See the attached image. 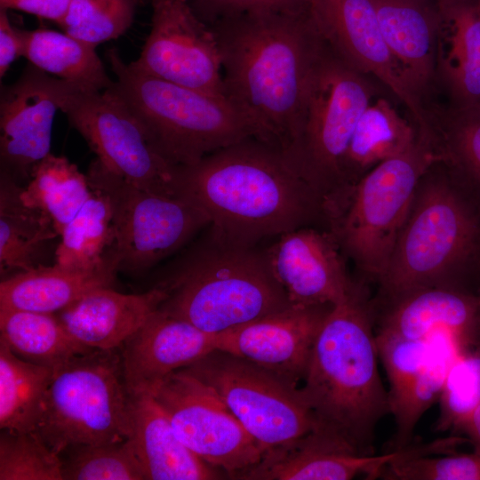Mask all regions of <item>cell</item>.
<instances>
[{
    "instance_id": "6da1fadb",
    "label": "cell",
    "mask_w": 480,
    "mask_h": 480,
    "mask_svg": "<svg viewBox=\"0 0 480 480\" xmlns=\"http://www.w3.org/2000/svg\"><path fill=\"white\" fill-rule=\"evenodd\" d=\"M209 26L219 47L226 97L245 115L256 139L285 153L300 133L328 48L309 9L239 14Z\"/></svg>"
},
{
    "instance_id": "7a4b0ae2",
    "label": "cell",
    "mask_w": 480,
    "mask_h": 480,
    "mask_svg": "<svg viewBox=\"0 0 480 480\" xmlns=\"http://www.w3.org/2000/svg\"><path fill=\"white\" fill-rule=\"evenodd\" d=\"M181 193L207 216L210 236L253 247L306 226L321 197L278 148L255 137L180 166Z\"/></svg>"
},
{
    "instance_id": "3957f363",
    "label": "cell",
    "mask_w": 480,
    "mask_h": 480,
    "mask_svg": "<svg viewBox=\"0 0 480 480\" xmlns=\"http://www.w3.org/2000/svg\"><path fill=\"white\" fill-rule=\"evenodd\" d=\"M378 359L365 294L354 284L326 316L300 388L316 417V428L365 455L373 454L376 426L389 412Z\"/></svg>"
},
{
    "instance_id": "277c9868",
    "label": "cell",
    "mask_w": 480,
    "mask_h": 480,
    "mask_svg": "<svg viewBox=\"0 0 480 480\" xmlns=\"http://www.w3.org/2000/svg\"><path fill=\"white\" fill-rule=\"evenodd\" d=\"M379 282L391 300L436 285L480 294V198L465 185L428 186Z\"/></svg>"
},
{
    "instance_id": "5b68a950",
    "label": "cell",
    "mask_w": 480,
    "mask_h": 480,
    "mask_svg": "<svg viewBox=\"0 0 480 480\" xmlns=\"http://www.w3.org/2000/svg\"><path fill=\"white\" fill-rule=\"evenodd\" d=\"M115 75L112 89L141 122L172 164H195L219 149L254 137L245 115L228 97L142 74L107 53Z\"/></svg>"
},
{
    "instance_id": "8992f818",
    "label": "cell",
    "mask_w": 480,
    "mask_h": 480,
    "mask_svg": "<svg viewBox=\"0 0 480 480\" xmlns=\"http://www.w3.org/2000/svg\"><path fill=\"white\" fill-rule=\"evenodd\" d=\"M177 274L161 282V311L212 334L284 309L291 302L264 251L212 239Z\"/></svg>"
},
{
    "instance_id": "52a82bcc",
    "label": "cell",
    "mask_w": 480,
    "mask_h": 480,
    "mask_svg": "<svg viewBox=\"0 0 480 480\" xmlns=\"http://www.w3.org/2000/svg\"><path fill=\"white\" fill-rule=\"evenodd\" d=\"M440 161L444 156L437 138L419 132L408 150L377 164L336 196L348 198L328 212L337 211L332 234L363 271L378 280L384 274L419 181Z\"/></svg>"
},
{
    "instance_id": "ba28073f",
    "label": "cell",
    "mask_w": 480,
    "mask_h": 480,
    "mask_svg": "<svg viewBox=\"0 0 480 480\" xmlns=\"http://www.w3.org/2000/svg\"><path fill=\"white\" fill-rule=\"evenodd\" d=\"M36 431L58 454L71 444L129 438L130 394L120 348L93 349L56 368Z\"/></svg>"
},
{
    "instance_id": "9c48e42d",
    "label": "cell",
    "mask_w": 480,
    "mask_h": 480,
    "mask_svg": "<svg viewBox=\"0 0 480 480\" xmlns=\"http://www.w3.org/2000/svg\"><path fill=\"white\" fill-rule=\"evenodd\" d=\"M376 96L372 78L328 46L311 84L300 133L284 153L323 204L340 189L341 160L360 116Z\"/></svg>"
},
{
    "instance_id": "30bf717a",
    "label": "cell",
    "mask_w": 480,
    "mask_h": 480,
    "mask_svg": "<svg viewBox=\"0 0 480 480\" xmlns=\"http://www.w3.org/2000/svg\"><path fill=\"white\" fill-rule=\"evenodd\" d=\"M111 86L104 91H85L67 82L60 110L102 168L140 188L180 194V166L164 156Z\"/></svg>"
},
{
    "instance_id": "8fae6325",
    "label": "cell",
    "mask_w": 480,
    "mask_h": 480,
    "mask_svg": "<svg viewBox=\"0 0 480 480\" xmlns=\"http://www.w3.org/2000/svg\"><path fill=\"white\" fill-rule=\"evenodd\" d=\"M86 177L90 188L102 193L111 205L113 250L119 271L146 270L209 226L205 213L183 193L140 188L94 161Z\"/></svg>"
},
{
    "instance_id": "7c38bea8",
    "label": "cell",
    "mask_w": 480,
    "mask_h": 480,
    "mask_svg": "<svg viewBox=\"0 0 480 480\" xmlns=\"http://www.w3.org/2000/svg\"><path fill=\"white\" fill-rule=\"evenodd\" d=\"M184 369L210 386L265 450L317 426L300 387L244 358L214 350Z\"/></svg>"
},
{
    "instance_id": "4fadbf2b",
    "label": "cell",
    "mask_w": 480,
    "mask_h": 480,
    "mask_svg": "<svg viewBox=\"0 0 480 480\" xmlns=\"http://www.w3.org/2000/svg\"><path fill=\"white\" fill-rule=\"evenodd\" d=\"M152 396L180 440L228 476L239 479L261 460L266 450L215 391L187 370L167 376Z\"/></svg>"
},
{
    "instance_id": "5bb4252c",
    "label": "cell",
    "mask_w": 480,
    "mask_h": 480,
    "mask_svg": "<svg viewBox=\"0 0 480 480\" xmlns=\"http://www.w3.org/2000/svg\"><path fill=\"white\" fill-rule=\"evenodd\" d=\"M151 7L149 34L129 65L156 78L226 96L217 40L190 0H151Z\"/></svg>"
},
{
    "instance_id": "9a60e30c",
    "label": "cell",
    "mask_w": 480,
    "mask_h": 480,
    "mask_svg": "<svg viewBox=\"0 0 480 480\" xmlns=\"http://www.w3.org/2000/svg\"><path fill=\"white\" fill-rule=\"evenodd\" d=\"M308 9L337 56L388 88L406 108L418 130L434 132L429 109L408 84L386 44L372 0H309Z\"/></svg>"
},
{
    "instance_id": "2e32d148",
    "label": "cell",
    "mask_w": 480,
    "mask_h": 480,
    "mask_svg": "<svg viewBox=\"0 0 480 480\" xmlns=\"http://www.w3.org/2000/svg\"><path fill=\"white\" fill-rule=\"evenodd\" d=\"M66 83L28 63L14 83L1 86V172L19 184L28 182L35 167L51 154Z\"/></svg>"
},
{
    "instance_id": "e0dca14e",
    "label": "cell",
    "mask_w": 480,
    "mask_h": 480,
    "mask_svg": "<svg viewBox=\"0 0 480 480\" xmlns=\"http://www.w3.org/2000/svg\"><path fill=\"white\" fill-rule=\"evenodd\" d=\"M332 305H296L218 334V348L298 386Z\"/></svg>"
},
{
    "instance_id": "ac0fdd59",
    "label": "cell",
    "mask_w": 480,
    "mask_h": 480,
    "mask_svg": "<svg viewBox=\"0 0 480 480\" xmlns=\"http://www.w3.org/2000/svg\"><path fill=\"white\" fill-rule=\"evenodd\" d=\"M276 237L263 251L291 304L333 306L347 297L354 283L332 234L301 227Z\"/></svg>"
},
{
    "instance_id": "d6986e66",
    "label": "cell",
    "mask_w": 480,
    "mask_h": 480,
    "mask_svg": "<svg viewBox=\"0 0 480 480\" xmlns=\"http://www.w3.org/2000/svg\"><path fill=\"white\" fill-rule=\"evenodd\" d=\"M217 348L218 334L157 309L120 348L127 390L152 395L167 376Z\"/></svg>"
},
{
    "instance_id": "ffe728a7",
    "label": "cell",
    "mask_w": 480,
    "mask_h": 480,
    "mask_svg": "<svg viewBox=\"0 0 480 480\" xmlns=\"http://www.w3.org/2000/svg\"><path fill=\"white\" fill-rule=\"evenodd\" d=\"M407 447L383 455L357 452L341 438L316 428L293 442L266 450L261 460L244 472V480H349L381 476L388 464Z\"/></svg>"
},
{
    "instance_id": "44dd1931",
    "label": "cell",
    "mask_w": 480,
    "mask_h": 480,
    "mask_svg": "<svg viewBox=\"0 0 480 480\" xmlns=\"http://www.w3.org/2000/svg\"><path fill=\"white\" fill-rule=\"evenodd\" d=\"M392 301L380 332L420 341L445 332L455 340L460 351L480 339V294L436 285L412 291Z\"/></svg>"
},
{
    "instance_id": "7402d4cb",
    "label": "cell",
    "mask_w": 480,
    "mask_h": 480,
    "mask_svg": "<svg viewBox=\"0 0 480 480\" xmlns=\"http://www.w3.org/2000/svg\"><path fill=\"white\" fill-rule=\"evenodd\" d=\"M382 36L415 94L429 111L437 88L436 0H372Z\"/></svg>"
},
{
    "instance_id": "603a6c76",
    "label": "cell",
    "mask_w": 480,
    "mask_h": 480,
    "mask_svg": "<svg viewBox=\"0 0 480 480\" xmlns=\"http://www.w3.org/2000/svg\"><path fill=\"white\" fill-rule=\"evenodd\" d=\"M167 295L161 283L138 294L100 287L55 314L78 343L92 349H116L159 308Z\"/></svg>"
},
{
    "instance_id": "cb8c5ba5",
    "label": "cell",
    "mask_w": 480,
    "mask_h": 480,
    "mask_svg": "<svg viewBox=\"0 0 480 480\" xmlns=\"http://www.w3.org/2000/svg\"><path fill=\"white\" fill-rule=\"evenodd\" d=\"M437 88L451 106L480 102V0H436Z\"/></svg>"
},
{
    "instance_id": "d4e9b609",
    "label": "cell",
    "mask_w": 480,
    "mask_h": 480,
    "mask_svg": "<svg viewBox=\"0 0 480 480\" xmlns=\"http://www.w3.org/2000/svg\"><path fill=\"white\" fill-rule=\"evenodd\" d=\"M133 449L145 480H212L223 476L178 436L152 395H130Z\"/></svg>"
},
{
    "instance_id": "484cf974",
    "label": "cell",
    "mask_w": 480,
    "mask_h": 480,
    "mask_svg": "<svg viewBox=\"0 0 480 480\" xmlns=\"http://www.w3.org/2000/svg\"><path fill=\"white\" fill-rule=\"evenodd\" d=\"M118 271L114 253L92 269L53 263L16 273L1 281L0 309L57 313L93 289L110 287Z\"/></svg>"
},
{
    "instance_id": "4316f807",
    "label": "cell",
    "mask_w": 480,
    "mask_h": 480,
    "mask_svg": "<svg viewBox=\"0 0 480 480\" xmlns=\"http://www.w3.org/2000/svg\"><path fill=\"white\" fill-rule=\"evenodd\" d=\"M22 185L1 172L0 273L2 278L46 266L53 242L60 239L51 218L27 205Z\"/></svg>"
},
{
    "instance_id": "83f0119b",
    "label": "cell",
    "mask_w": 480,
    "mask_h": 480,
    "mask_svg": "<svg viewBox=\"0 0 480 480\" xmlns=\"http://www.w3.org/2000/svg\"><path fill=\"white\" fill-rule=\"evenodd\" d=\"M418 134L388 99H374L356 124L341 160L340 189L333 196L377 164L408 150Z\"/></svg>"
},
{
    "instance_id": "f1b7e54d",
    "label": "cell",
    "mask_w": 480,
    "mask_h": 480,
    "mask_svg": "<svg viewBox=\"0 0 480 480\" xmlns=\"http://www.w3.org/2000/svg\"><path fill=\"white\" fill-rule=\"evenodd\" d=\"M22 36L23 57L44 73L85 91H104L112 85L95 47L47 28L22 30Z\"/></svg>"
},
{
    "instance_id": "f546056e",
    "label": "cell",
    "mask_w": 480,
    "mask_h": 480,
    "mask_svg": "<svg viewBox=\"0 0 480 480\" xmlns=\"http://www.w3.org/2000/svg\"><path fill=\"white\" fill-rule=\"evenodd\" d=\"M0 340L20 358L53 370L93 350L73 340L55 313L0 309Z\"/></svg>"
},
{
    "instance_id": "4dcf8cb0",
    "label": "cell",
    "mask_w": 480,
    "mask_h": 480,
    "mask_svg": "<svg viewBox=\"0 0 480 480\" xmlns=\"http://www.w3.org/2000/svg\"><path fill=\"white\" fill-rule=\"evenodd\" d=\"M53 371L20 358L0 340L1 429H36Z\"/></svg>"
},
{
    "instance_id": "1f68e13d",
    "label": "cell",
    "mask_w": 480,
    "mask_h": 480,
    "mask_svg": "<svg viewBox=\"0 0 480 480\" xmlns=\"http://www.w3.org/2000/svg\"><path fill=\"white\" fill-rule=\"evenodd\" d=\"M91 194L86 175L68 158L51 153L35 167L20 197L27 205L46 213L60 236Z\"/></svg>"
},
{
    "instance_id": "d6a6232c",
    "label": "cell",
    "mask_w": 480,
    "mask_h": 480,
    "mask_svg": "<svg viewBox=\"0 0 480 480\" xmlns=\"http://www.w3.org/2000/svg\"><path fill=\"white\" fill-rule=\"evenodd\" d=\"M90 197L65 226L54 263L76 269H92L115 252L113 214L107 197L92 189Z\"/></svg>"
},
{
    "instance_id": "836d02e7",
    "label": "cell",
    "mask_w": 480,
    "mask_h": 480,
    "mask_svg": "<svg viewBox=\"0 0 480 480\" xmlns=\"http://www.w3.org/2000/svg\"><path fill=\"white\" fill-rule=\"evenodd\" d=\"M460 352L459 345L448 333H438L431 339L424 365L389 409L396 422L393 450L412 444L417 423L439 401L450 367Z\"/></svg>"
},
{
    "instance_id": "e575fe53",
    "label": "cell",
    "mask_w": 480,
    "mask_h": 480,
    "mask_svg": "<svg viewBox=\"0 0 480 480\" xmlns=\"http://www.w3.org/2000/svg\"><path fill=\"white\" fill-rule=\"evenodd\" d=\"M436 132L441 130V151L462 175L465 185L480 197V102L435 107Z\"/></svg>"
},
{
    "instance_id": "d590c367",
    "label": "cell",
    "mask_w": 480,
    "mask_h": 480,
    "mask_svg": "<svg viewBox=\"0 0 480 480\" xmlns=\"http://www.w3.org/2000/svg\"><path fill=\"white\" fill-rule=\"evenodd\" d=\"M62 480H145L132 440L76 444L59 453Z\"/></svg>"
},
{
    "instance_id": "8d00e7d4",
    "label": "cell",
    "mask_w": 480,
    "mask_h": 480,
    "mask_svg": "<svg viewBox=\"0 0 480 480\" xmlns=\"http://www.w3.org/2000/svg\"><path fill=\"white\" fill-rule=\"evenodd\" d=\"M137 0H71L58 24L63 32L91 46L124 35L133 21Z\"/></svg>"
},
{
    "instance_id": "74e56055",
    "label": "cell",
    "mask_w": 480,
    "mask_h": 480,
    "mask_svg": "<svg viewBox=\"0 0 480 480\" xmlns=\"http://www.w3.org/2000/svg\"><path fill=\"white\" fill-rule=\"evenodd\" d=\"M438 402L435 429L457 435L480 403V339L460 351L453 361Z\"/></svg>"
},
{
    "instance_id": "f35d334b",
    "label": "cell",
    "mask_w": 480,
    "mask_h": 480,
    "mask_svg": "<svg viewBox=\"0 0 480 480\" xmlns=\"http://www.w3.org/2000/svg\"><path fill=\"white\" fill-rule=\"evenodd\" d=\"M0 480H62L60 455L36 430L1 429Z\"/></svg>"
},
{
    "instance_id": "ab89813d",
    "label": "cell",
    "mask_w": 480,
    "mask_h": 480,
    "mask_svg": "<svg viewBox=\"0 0 480 480\" xmlns=\"http://www.w3.org/2000/svg\"><path fill=\"white\" fill-rule=\"evenodd\" d=\"M381 476L390 480H480V452L431 457L410 450L389 462Z\"/></svg>"
},
{
    "instance_id": "60d3db41",
    "label": "cell",
    "mask_w": 480,
    "mask_h": 480,
    "mask_svg": "<svg viewBox=\"0 0 480 480\" xmlns=\"http://www.w3.org/2000/svg\"><path fill=\"white\" fill-rule=\"evenodd\" d=\"M430 341L431 340H412L377 332L379 358L384 365L389 383L388 391L389 409L398 401L424 365L428 356Z\"/></svg>"
},
{
    "instance_id": "b9f144b4",
    "label": "cell",
    "mask_w": 480,
    "mask_h": 480,
    "mask_svg": "<svg viewBox=\"0 0 480 480\" xmlns=\"http://www.w3.org/2000/svg\"><path fill=\"white\" fill-rule=\"evenodd\" d=\"M190 3L207 25L239 14L301 12L309 6V0H190Z\"/></svg>"
},
{
    "instance_id": "7bdbcfd3",
    "label": "cell",
    "mask_w": 480,
    "mask_h": 480,
    "mask_svg": "<svg viewBox=\"0 0 480 480\" xmlns=\"http://www.w3.org/2000/svg\"><path fill=\"white\" fill-rule=\"evenodd\" d=\"M22 30L12 26L7 11H0V77L5 76L12 64L23 56Z\"/></svg>"
},
{
    "instance_id": "ee69618b",
    "label": "cell",
    "mask_w": 480,
    "mask_h": 480,
    "mask_svg": "<svg viewBox=\"0 0 480 480\" xmlns=\"http://www.w3.org/2000/svg\"><path fill=\"white\" fill-rule=\"evenodd\" d=\"M71 0H0L4 10H17L59 24L64 18Z\"/></svg>"
},
{
    "instance_id": "f6af8a7d",
    "label": "cell",
    "mask_w": 480,
    "mask_h": 480,
    "mask_svg": "<svg viewBox=\"0 0 480 480\" xmlns=\"http://www.w3.org/2000/svg\"><path fill=\"white\" fill-rule=\"evenodd\" d=\"M457 435H462L472 444L473 451L480 452V403L461 425Z\"/></svg>"
}]
</instances>
